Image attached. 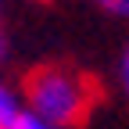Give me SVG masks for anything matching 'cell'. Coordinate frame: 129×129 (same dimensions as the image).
<instances>
[{
  "label": "cell",
  "instance_id": "obj_1",
  "mask_svg": "<svg viewBox=\"0 0 129 129\" xmlns=\"http://www.w3.org/2000/svg\"><path fill=\"white\" fill-rule=\"evenodd\" d=\"M25 104L47 125H75L90 108V90L64 68H36L25 79Z\"/></svg>",
  "mask_w": 129,
  "mask_h": 129
},
{
  "label": "cell",
  "instance_id": "obj_2",
  "mask_svg": "<svg viewBox=\"0 0 129 129\" xmlns=\"http://www.w3.org/2000/svg\"><path fill=\"white\" fill-rule=\"evenodd\" d=\"M22 111H25V108H22V101H18V93L0 79V129H14Z\"/></svg>",
  "mask_w": 129,
  "mask_h": 129
},
{
  "label": "cell",
  "instance_id": "obj_3",
  "mask_svg": "<svg viewBox=\"0 0 129 129\" xmlns=\"http://www.w3.org/2000/svg\"><path fill=\"white\" fill-rule=\"evenodd\" d=\"M101 4H104L111 14H125V18H129V0H101Z\"/></svg>",
  "mask_w": 129,
  "mask_h": 129
},
{
  "label": "cell",
  "instance_id": "obj_4",
  "mask_svg": "<svg viewBox=\"0 0 129 129\" xmlns=\"http://www.w3.org/2000/svg\"><path fill=\"white\" fill-rule=\"evenodd\" d=\"M122 86H125V93H129V50H125V57H122Z\"/></svg>",
  "mask_w": 129,
  "mask_h": 129
},
{
  "label": "cell",
  "instance_id": "obj_5",
  "mask_svg": "<svg viewBox=\"0 0 129 129\" xmlns=\"http://www.w3.org/2000/svg\"><path fill=\"white\" fill-rule=\"evenodd\" d=\"M7 57V43H4V32H0V61Z\"/></svg>",
  "mask_w": 129,
  "mask_h": 129
}]
</instances>
